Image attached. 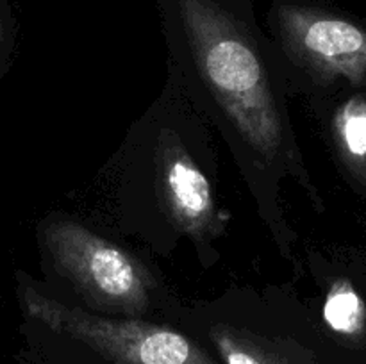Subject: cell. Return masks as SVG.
<instances>
[{
	"instance_id": "cell-1",
	"label": "cell",
	"mask_w": 366,
	"mask_h": 364,
	"mask_svg": "<svg viewBox=\"0 0 366 364\" xmlns=\"http://www.w3.org/2000/svg\"><path fill=\"white\" fill-rule=\"evenodd\" d=\"M29 318L50 330L84 343L111 364H218L188 335L139 320H113L64 305L20 284Z\"/></svg>"
},
{
	"instance_id": "cell-2",
	"label": "cell",
	"mask_w": 366,
	"mask_h": 364,
	"mask_svg": "<svg viewBox=\"0 0 366 364\" xmlns=\"http://www.w3.org/2000/svg\"><path fill=\"white\" fill-rule=\"evenodd\" d=\"M43 243L59 271L89 302L132 314L147 309L152 278L120 246L70 220L46 225Z\"/></svg>"
},
{
	"instance_id": "cell-3",
	"label": "cell",
	"mask_w": 366,
	"mask_h": 364,
	"mask_svg": "<svg viewBox=\"0 0 366 364\" xmlns=\"http://www.w3.org/2000/svg\"><path fill=\"white\" fill-rule=\"evenodd\" d=\"M274 20L288 52L324 79H366V31L322 7L290 0L274 6Z\"/></svg>"
},
{
	"instance_id": "cell-4",
	"label": "cell",
	"mask_w": 366,
	"mask_h": 364,
	"mask_svg": "<svg viewBox=\"0 0 366 364\" xmlns=\"http://www.w3.org/2000/svg\"><path fill=\"white\" fill-rule=\"evenodd\" d=\"M157 166L161 196L172 221L195 238L211 232L217 209L209 182L177 139L161 141Z\"/></svg>"
},
{
	"instance_id": "cell-5",
	"label": "cell",
	"mask_w": 366,
	"mask_h": 364,
	"mask_svg": "<svg viewBox=\"0 0 366 364\" xmlns=\"http://www.w3.org/2000/svg\"><path fill=\"white\" fill-rule=\"evenodd\" d=\"M211 339L225 364H290L263 339L231 325L211 328Z\"/></svg>"
},
{
	"instance_id": "cell-6",
	"label": "cell",
	"mask_w": 366,
	"mask_h": 364,
	"mask_svg": "<svg viewBox=\"0 0 366 364\" xmlns=\"http://www.w3.org/2000/svg\"><path fill=\"white\" fill-rule=\"evenodd\" d=\"M324 320L335 332L357 335L366 323V307L349 280H336L324 303Z\"/></svg>"
},
{
	"instance_id": "cell-7",
	"label": "cell",
	"mask_w": 366,
	"mask_h": 364,
	"mask_svg": "<svg viewBox=\"0 0 366 364\" xmlns=\"http://www.w3.org/2000/svg\"><path fill=\"white\" fill-rule=\"evenodd\" d=\"M335 134L345 159L356 166L366 163V98L347 100L335 116Z\"/></svg>"
},
{
	"instance_id": "cell-8",
	"label": "cell",
	"mask_w": 366,
	"mask_h": 364,
	"mask_svg": "<svg viewBox=\"0 0 366 364\" xmlns=\"http://www.w3.org/2000/svg\"><path fill=\"white\" fill-rule=\"evenodd\" d=\"M2 4H0V50H2L4 45V38H6V20H4V13H2Z\"/></svg>"
}]
</instances>
